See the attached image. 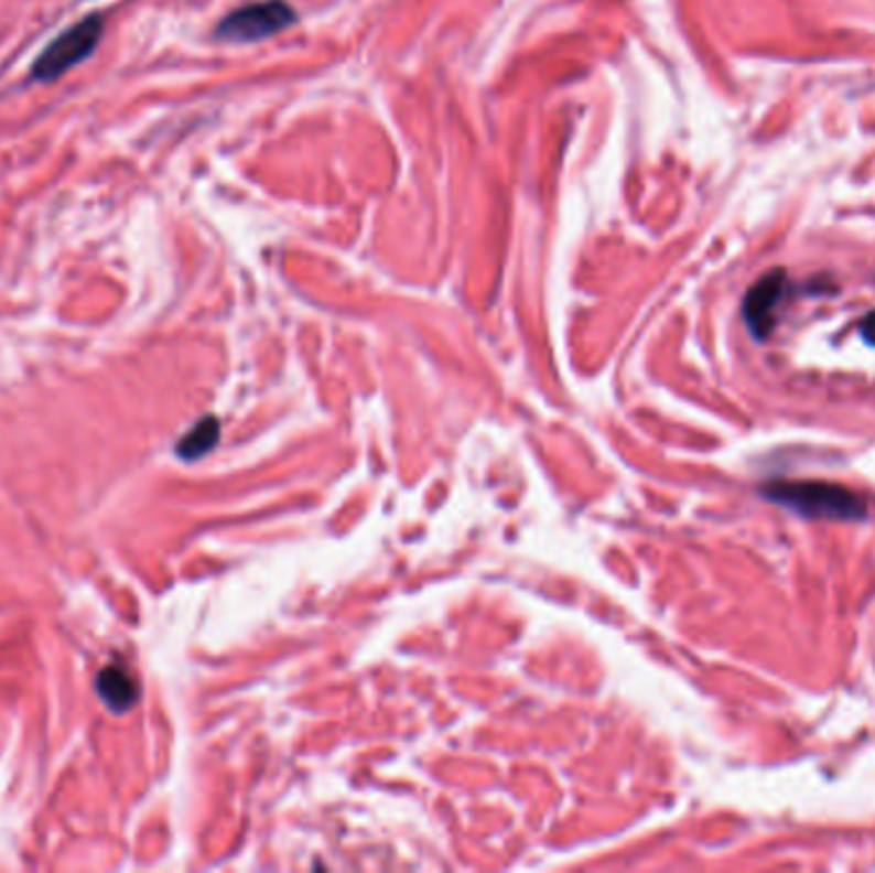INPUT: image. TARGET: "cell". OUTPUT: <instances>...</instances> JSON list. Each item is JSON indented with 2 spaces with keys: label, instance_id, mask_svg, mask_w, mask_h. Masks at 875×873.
Segmentation results:
<instances>
[{
  "label": "cell",
  "instance_id": "cell-3",
  "mask_svg": "<svg viewBox=\"0 0 875 873\" xmlns=\"http://www.w3.org/2000/svg\"><path fill=\"white\" fill-rule=\"evenodd\" d=\"M298 13L284 0H261L228 13L218 26V39L226 42H259L290 29Z\"/></svg>",
  "mask_w": 875,
  "mask_h": 873
},
{
  "label": "cell",
  "instance_id": "cell-1",
  "mask_svg": "<svg viewBox=\"0 0 875 873\" xmlns=\"http://www.w3.org/2000/svg\"><path fill=\"white\" fill-rule=\"evenodd\" d=\"M770 503L814 520H863L868 505L857 492L832 482H768L763 487Z\"/></svg>",
  "mask_w": 875,
  "mask_h": 873
},
{
  "label": "cell",
  "instance_id": "cell-7",
  "mask_svg": "<svg viewBox=\"0 0 875 873\" xmlns=\"http://www.w3.org/2000/svg\"><path fill=\"white\" fill-rule=\"evenodd\" d=\"M861 336L868 341L871 346H875V313L865 315L863 323H861Z\"/></svg>",
  "mask_w": 875,
  "mask_h": 873
},
{
  "label": "cell",
  "instance_id": "cell-2",
  "mask_svg": "<svg viewBox=\"0 0 875 873\" xmlns=\"http://www.w3.org/2000/svg\"><path fill=\"white\" fill-rule=\"evenodd\" d=\"M102 34V19L100 15H87L85 21L75 23L73 29H67L65 34L54 39V42L42 52V57L34 65V77L42 83H52L62 75H67L69 69L77 67L79 62H85L95 52V46L100 42Z\"/></svg>",
  "mask_w": 875,
  "mask_h": 873
},
{
  "label": "cell",
  "instance_id": "cell-5",
  "mask_svg": "<svg viewBox=\"0 0 875 873\" xmlns=\"http://www.w3.org/2000/svg\"><path fill=\"white\" fill-rule=\"evenodd\" d=\"M98 694L106 700L114 710H129L137 702V681L118 666H108L98 673Z\"/></svg>",
  "mask_w": 875,
  "mask_h": 873
},
{
  "label": "cell",
  "instance_id": "cell-4",
  "mask_svg": "<svg viewBox=\"0 0 875 873\" xmlns=\"http://www.w3.org/2000/svg\"><path fill=\"white\" fill-rule=\"evenodd\" d=\"M786 292V272L784 269H774V272L763 274L758 282L747 290L743 300V317L747 328L758 341H763L774 328L776 323V308L784 300Z\"/></svg>",
  "mask_w": 875,
  "mask_h": 873
},
{
  "label": "cell",
  "instance_id": "cell-6",
  "mask_svg": "<svg viewBox=\"0 0 875 873\" xmlns=\"http://www.w3.org/2000/svg\"><path fill=\"white\" fill-rule=\"evenodd\" d=\"M216 435H218L216 420H205L203 425H197L195 431L190 433L185 441H182L180 454H185L187 459L205 454V451H208V449L213 446V443H216Z\"/></svg>",
  "mask_w": 875,
  "mask_h": 873
}]
</instances>
